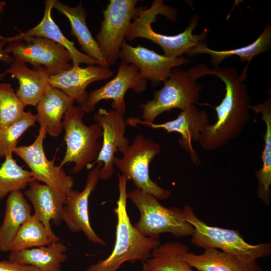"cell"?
Wrapping results in <instances>:
<instances>
[{
  "mask_svg": "<svg viewBox=\"0 0 271 271\" xmlns=\"http://www.w3.org/2000/svg\"><path fill=\"white\" fill-rule=\"evenodd\" d=\"M211 75L219 78L225 86L220 103L215 107L216 121L209 124L201 133L199 143L207 150L226 146L240 135L250 120V98L245 82L246 77L232 66L213 67Z\"/></svg>",
  "mask_w": 271,
  "mask_h": 271,
  "instance_id": "6da1fadb",
  "label": "cell"
},
{
  "mask_svg": "<svg viewBox=\"0 0 271 271\" xmlns=\"http://www.w3.org/2000/svg\"><path fill=\"white\" fill-rule=\"evenodd\" d=\"M119 195L114 212L116 237L111 253L106 258L89 265L86 271H117L125 262L146 261L154 248L161 244L160 237H147L132 224L126 210L127 182L118 174Z\"/></svg>",
  "mask_w": 271,
  "mask_h": 271,
  "instance_id": "7a4b0ae2",
  "label": "cell"
},
{
  "mask_svg": "<svg viewBox=\"0 0 271 271\" xmlns=\"http://www.w3.org/2000/svg\"><path fill=\"white\" fill-rule=\"evenodd\" d=\"M160 15L171 21H175L177 13L173 8L166 5L163 1H155L150 8L140 10L129 26L125 40L132 41L139 38L148 39L161 47L165 56L171 57L187 54L200 43L206 42L208 30H204L199 34L193 33L199 22L198 15L191 18L188 26L182 33L166 35L155 32L152 27Z\"/></svg>",
  "mask_w": 271,
  "mask_h": 271,
  "instance_id": "3957f363",
  "label": "cell"
},
{
  "mask_svg": "<svg viewBox=\"0 0 271 271\" xmlns=\"http://www.w3.org/2000/svg\"><path fill=\"white\" fill-rule=\"evenodd\" d=\"M211 75V69L201 63L187 70L176 67L163 82V87L153 92L151 100L141 104L144 121L153 123L163 112L177 108L181 111L197 103L202 86L197 80L202 76Z\"/></svg>",
  "mask_w": 271,
  "mask_h": 271,
  "instance_id": "277c9868",
  "label": "cell"
},
{
  "mask_svg": "<svg viewBox=\"0 0 271 271\" xmlns=\"http://www.w3.org/2000/svg\"><path fill=\"white\" fill-rule=\"evenodd\" d=\"M186 220L194 228L191 241L196 246L220 249L241 260L252 262L265 257L271 253L269 242L257 244L247 243L236 230L207 225L195 214L193 208L186 205L183 209Z\"/></svg>",
  "mask_w": 271,
  "mask_h": 271,
  "instance_id": "5b68a950",
  "label": "cell"
},
{
  "mask_svg": "<svg viewBox=\"0 0 271 271\" xmlns=\"http://www.w3.org/2000/svg\"><path fill=\"white\" fill-rule=\"evenodd\" d=\"M85 112L81 106H72L64 114L62 128L66 149L60 166L74 163V173H80L97 159L101 147L98 140L102 137L100 124L90 125L83 120Z\"/></svg>",
  "mask_w": 271,
  "mask_h": 271,
  "instance_id": "8992f818",
  "label": "cell"
},
{
  "mask_svg": "<svg viewBox=\"0 0 271 271\" xmlns=\"http://www.w3.org/2000/svg\"><path fill=\"white\" fill-rule=\"evenodd\" d=\"M127 198L140 212L134 226L144 236L160 237L162 233H170L179 238L193 233L194 228L186 220L183 209L166 207L153 195L137 188L127 192Z\"/></svg>",
  "mask_w": 271,
  "mask_h": 271,
  "instance_id": "52a82bcc",
  "label": "cell"
},
{
  "mask_svg": "<svg viewBox=\"0 0 271 271\" xmlns=\"http://www.w3.org/2000/svg\"><path fill=\"white\" fill-rule=\"evenodd\" d=\"M161 150L159 144L139 134L121 153V158L114 157V165L127 181H132L137 189L163 200L171 196V191L161 187L149 175V165Z\"/></svg>",
  "mask_w": 271,
  "mask_h": 271,
  "instance_id": "ba28073f",
  "label": "cell"
},
{
  "mask_svg": "<svg viewBox=\"0 0 271 271\" xmlns=\"http://www.w3.org/2000/svg\"><path fill=\"white\" fill-rule=\"evenodd\" d=\"M5 38L10 44L5 49L15 61L31 64L34 68L44 67L50 76L71 67L69 52L48 38L20 34Z\"/></svg>",
  "mask_w": 271,
  "mask_h": 271,
  "instance_id": "9c48e42d",
  "label": "cell"
},
{
  "mask_svg": "<svg viewBox=\"0 0 271 271\" xmlns=\"http://www.w3.org/2000/svg\"><path fill=\"white\" fill-rule=\"evenodd\" d=\"M137 0H110L103 12V19L96 41L104 59L113 65L131 23L141 9Z\"/></svg>",
  "mask_w": 271,
  "mask_h": 271,
  "instance_id": "30bf717a",
  "label": "cell"
},
{
  "mask_svg": "<svg viewBox=\"0 0 271 271\" xmlns=\"http://www.w3.org/2000/svg\"><path fill=\"white\" fill-rule=\"evenodd\" d=\"M47 133L45 127L40 125L34 142L29 146H17L14 153L25 162L36 180L66 195L73 189L74 180L66 174L62 167L55 164V159L50 161L46 157L43 144Z\"/></svg>",
  "mask_w": 271,
  "mask_h": 271,
  "instance_id": "8fae6325",
  "label": "cell"
},
{
  "mask_svg": "<svg viewBox=\"0 0 271 271\" xmlns=\"http://www.w3.org/2000/svg\"><path fill=\"white\" fill-rule=\"evenodd\" d=\"M148 81L143 78L134 65L121 61L116 76L102 87L88 93L85 103L81 106L85 113L93 111L96 104L102 100H112V109L124 115L126 105L124 96L129 89L137 93L144 92Z\"/></svg>",
  "mask_w": 271,
  "mask_h": 271,
  "instance_id": "7c38bea8",
  "label": "cell"
},
{
  "mask_svg": "<svg viewBox=\"0 0 271 271\" xmlns=\"http://www.w3.org/2000/svg\"><path fill=\"white\" fill-rule=\"evenodd\" d=\"M93 118L102 127L103 141L96 160L89 168L101 162L99 178L107 180L113 174L115 154L118 151L121 153L129 145L128 140L124 136L126 122L123 115L112 109L108 110L100 108L94 114Z\"/></svg>",
  "mask_w": 271,
  "mask_h": 271,
  "instance_id": "4fadbf2b",
  "label": "cell"
},
{
  "mask_svg": "<svg viewBox=\"0 0 271 271\" xmlns=\"http://www.w3.org/2000/svg\"><path fill=\"white\" fill-rule=\"evenodd\" d=\"M102 166V163L98 162L89 172L83 190L72 189L66 195L62 221L71 232H82L90 241L104 245L106 244L104 240L96 234L91 226L88 213L89 198L100 180L99 170Z\"/></svg>",
  "mask_w": 271,
  "mask_h": 271,
  "instance_id": "5bb4252c",
  "label": "cell"
},
{
  "mask_svg": "<svg viewBox=\"0 0 271 271\" xmlns=\"http://www.w3.org/2000/svg\"><path fill=\"white\" fill-rule=\"evenodd\" d=\"M126 122L133 126L141 124L154 129H164L168 133H179L181 135L178 140L179 145L189 154L193 164L200 163L192 143L199 141L201 133L210 124L209 116L206 110L199 109L195 104L181 111L175 119L162 123L147 122L136 117L128 118Z\"/></svg>",
  "mask_w": 271,
  "mask_h": 271,
  "instance_id": "9a60e30c",
  "label": "cell"
},
{
  "mask_svg": "<svg viewBox=\"0 0 271 271\" xmlns=\"http://www.w3.org/2000/svg\"><path fill=\"white\" fill-rule=\"evenodd\" d=\"M118 58L136 66L143 78L153 83L163 82L169 77L173 69L190 63L182 56H166L140 45L132 46L126 40L121 46Z\"/></svg>",
  "mask_w": 271,
  "mask_h": 271,
  "instance_id": "2e32d148",
  "label": "cell"
},
{
  "mask_svg": "<svg viewBox=\"0 0 271 271\" xmlns=\"http://www.w3.org/2000/svg\"><path fill=\"white\" fill-rule=\"evenodd\" d=\"M112 76V70L100 65L83 68L72 66L67 70L50 76L49 81L52 87L60 89L81 106L87 100L88 93L86 88L90 83L106 80Z\"/></svg>",
  "mask_w": 271,
  "mask_h": 271,
  "instance_id": "e0dca14e",
  "label": "cell"
},
{
  "mask_svg": "<svg viewBox=\"0 0 271 271\" xmlns=\"http://www.w3.org/2000/svg\"><path fill=\"white\" fill-rule=\"evenodd\" d=\"M28 187L24 195L34 208L33 214L53 232L50 222L57 226L61 224L66 195L36 180L31 182Z\"/></svg>",
  "mask_w": 271,
  "mask_h": 271,
  "instance_id": "ac0fdd59",
  "label": "cell"
},
{
  "mask_svg": "<svg viewBox=\"0 0 271 271\" xmlns=\"http://www.w3.org/2000/svg\"><path fill=\"white\" fill-rule=\"evenodd\" d=\"M5 72L18 81L16 93L25 106H37L50 87V74L46 69L39 66L31 69L26 64L15 61Z\"/></svg>",
  "mask_w": 271,
  "mask_h": 271,
  "instance_id": "d6986e66",
  "label": "cell"
},
{
  "mask_svg": "<svg viewBox=\"0 0 271 271\" xmlns=\"http://www.w3.org/2000/svg\"><path fill=\"white\" fill-rule=\"evenodd\" d=\"M53 9H56L68 19L71 25V35L76 38L83 53L98 61L100 65L109 68V66L103 57L96 40L92 37L87 26V14L82 3L71 7L59 1L53 0Z\"/></svg>",
  "mask_w": 271,
  "mask_h": 271,
  "instance_id": "ffe728a7",
  "label": "cell"
},
{
  "mask_svg": "<svg viewBox=\"0 0 271 271\" xmlns=\"http://www.w3.org/2000/svg\"><path fill=\"white\" fill-rule=\"evenodd\" d=\"M74 102L60 89L49 87L36 106L37 121L50 136L58 137L63 130L62 118Z\"/></svg>",
  "mask_w": 271,
  "mask_h": 271,
  "instance_id": "44dd1931",
  "label": "cell"
},
{
  "mask_svg": "<svg viewBox=\"0 0 271 271\" xmlns=\"http://www.w3.org/2000/svg\"><path fill=\"white\" fill-rule=\"evenodd\" d=\"M206 42L200 43L187 54L193 56L199 54H205L211 56V64L214 67L218 66L225 59L232 56L239 57L241 62L247 61L246 66L241 74L247 76L249 64L255 56L268 51L271 45V26L265 25L259 36L251 44L244 47L227 50H214L207 46Z\"/></svg>",
  "mask_w": 271,
  "mask_h": 271,
  "instance_id": "7402d4cb",
  "label": "cell"
},
{
  "mask_svg": "<svg viewBox=\"0 0 271 271\" xmlns=\"http://www.w3.org/2000/svg\"><path fill=\"white\" fill-rule=\"evenodd\" d=\"M183 258L198 271H261L256 261H246L215 248L206 249L201 254L188 251Z\"/></svg>",
  "mask_w": 271,
  "mask_h": 271,
  "instance_id": "603a6c76",
  "label": "cell"
},
{
  "mask_svg": "<svg viewBox=\"0 0 271 271\" xmlns=\"http://www.w3.org/2000/svg\"><path fill=\"white\" fill-rule=\"evenodd\" d=\"M66 251V246L59 240L46 246L10 251L9 259L40 271H61L68 258Z\"/></svg>",
  "mask_w": 271,
  "mask_h": 271,
  "instance_id": "cb8c5ba5",
  "label": "cell"
},
{
  "mask_svg": "<svg viewBox=\"0 0 271 271\" xmlns=\"http://www.w3.org/2000/svg\"><path fill=\"white\" fill-rule=\"evenodd\" d=\"M53 4V0H46L45 2L44 16L40 22L34 27L20 34L26 36L47 38L63 46L69 52L73 66H80L81 63L88 65H100L98 61L79 51L75 46L74 43L64 35L52 17Z\"/></svg>",
  "mask_w": 271,
  "mask_h": 271,
  "instance_id": "d4e9b609",
  "label": "cell"
},
{
  "mask_svg": "<svg viewBox=\"0 0 271 271\" xmlns=\"http://www.w3.org/2000/svg\"><path fill=\"white\" fill-rule=\"evenodd\" d=\"M32 215L31 206L21 191L8 196L5 216L0 226L1 251H9L11 243L19 228Z\"/></svg>",
  "mask_w": 271,
  "mask_h": 271,
  "instance_id": "484cf974",
  "label": "cell"
},
{
  "mask_svg": "<svg viewBox=\"0 0 271 271\" xmlns=\"http://www.w3.org/2000/svg\"><path fill=\"white\" fill-rule=\"evenodd\" d=\"M255 114L260 113L265 125L263 135L264 146L261 153V167L255 172L258 185L257 194L265 204L270 200L271 186V100L269 98L263 102L249 106Z\"/></svg>",
  "mask_w": 271,
  "mask_h": 271,
  "instance_id": "4316f807",
  "label": "cell"
},
{
  "mask_svg": "<svg viewBox=\"0 0 271 271\" xmlns=\"http://www.w3.org/2000/svg\"><path fill=\"white\" fill-rule=\"evenodd\" d=\"M188 250L187 245L179 242L160 244L146 262L153 271H194L183 258Z\"/></svg>",
  "mask_w": 271,
  "mask_h": 271,
  "instance_id": "83f0119b",
  "label": "cell"
},
{
  "mask_svg": "<svg viewBox=\"0 0 271 271\" xmlns=\"http://www.w3.org/2000/svg\"><path fill=\"white\" fill-rule=\"evenodd\" d=\"M59 240L54 232L48 230L33 214L19 228L11 243L9 251L46 246Z\"/></svg>",
  "mask_w": 271,
  "mask_h": 271,
  "instance_id": "f1b7e54d",
  "label": "cell"
},
{
  "mask_svg": "<svg viewBox=\"0 0 271 271\" xmlns=\"http://www.w3.org/2000/svg\"><path fill=\"white\" fill-rule=\"evenodd\" d=\"M34 180L32 172L19 166L12 155L7 156L0 167V200L25 189Z\"/></svg>",
  "mask_w": 271,
  "mask_h": 271,
  "instance_id": "f546056e",
  "label": "cell"
},
{
  "mask_svg": "<svg viewBox=\"0 0 271 271\" xmlns=\"http://www.w3.org/2000/svg\"><path fill=\"white\" fill-rule=\"evenodd\" d=\"M36 121V114L29 110L25 111L18 121L6 127H0V157L13 155L19 139Z\"/></svg>",
  "mask_w": 271,
  "mask_h": 271,
  "instance_id": "4dcf8cb0",
  "label": "cell"
},
{
  "mask_svg": "<svg viewBox=\"0 0 271 271\" xmlns=\"http://www.w3.org/2000/svg\"><path fill=\"white\" fill-rule=\"evenodd\" d=\"M25 106L10 84L0 83V127L19 120L25 112Z\"/></svg>",
  "mask_w": 271,
  "mask_h": 271,
  "instance_id": "1f68e13d",
  "label": "cell"
},
{
  "mask_svg": "<svg viewBox=\"0 0 271 271\" xmlns=\"http://www.w3.org/2000/svg\"><path fill=\"white\" fill-rule=\"evenodd\" d=\"M0 271H40L38 268L28 265L19 263L8 259L0 260Z\"/></svg>",
  "mask_w": 271,
  "mask_h": 271,
  "instance_id": "d6a6232c",
  "label": "cell"
},
{
  "mask_svg": "<svg viewBox=\"0 0 271 271\" xmlns=\"http://www.w3.org/2000/svg\"><path fill=\"white\" fill-rule=\"evenodd\" d=\"M7 43L5 37L0 35V62L11 64L14 61V58L4 48V46ZM7 75V74L5 72H0V81L5 78Z\"/></svg>",
  "mask_w": 271,
  "mask_h": 271,
  "instance_id": "836d02e7",
  "label": "cell"
},
{
  "mask_svg": "<svg viewBox=\"0 0 271 271\" xmlns=\"http://www.w3.org/2000/svg\"><path fill=\"white\" fill-rule=\"evenodd\" d=\"M139 271H153L148 265L146 262L143 263L141 270Z\"/></svg>",
  "mask_w": 271,
  "mask_h": 271,
  "instance_id": "e575fe53",
  "label": "cell"
},
{
  "mask_svg": "<svg viewBox=\"0 0 271 271\" xmlns=\"http://www.w3.org/2000/svg\"><path fill=\"white\" fill-rule=\"evenodd\" d=\"M7 3L5 1L0 0V13H2L3 10H4V8L6 7ZM1 23V21H0Z\"/></svg>",
  "mask_w": 271,
  "mask_h": 271,
  "instance_id": "d590c367",
  "label": "cell"
}]
</instances>
